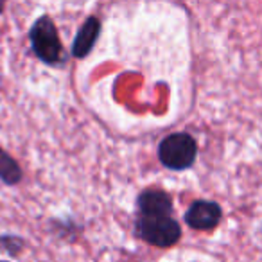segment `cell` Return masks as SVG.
Masks as SVG:
<instances>
[{
  "label": "cell",
  "instance_id": "cell-9",
  "mask_svg": "<svg viewBox=\"0 0 262 262\" xmlns=\"http://www.w3.org/2000/svg\"><path fill=\"white\" fill-rule=\"evenodd\" d=\"M0 262H6V260H0Z\"/></svg>",
  "mask_w": 262,
  "mask_h": 262
},
{
  "label": "cell",
  "instance_id": "cell-1",
  "mask_svg": "<svg viewBox=\"0 0 262 262\" xmlns=\"http://www.w3.org/2000/svg\"><path fill=\"white\" fill-rule=\"evenodd\" d=\"M29 40L34 54L43 63H47V65H59V63L65 61V51H63V45L59 41L58 29H56L54 22L47 15L40 16L33 24Z\"/></svg>",
  "mask_w": 262,
  "mask_h": 262
},
{
  "label": "cell",
  "instance_id": "cell-5",
  "mask_svg": "<svg viewBox=\"0 0 262 262\" xmlns=\"http://www.w3.org/2000/svg\"><path fill=\"white\" fill-rule=\"evenodd\" d=\"M139 208L144 217H169L172 212V201L169 194L162 190H146L139 198Z\"/></svg>",
  "mask_w": 262,
  "mask_h": 262
},
{
  "label": "cell",
  "instance_id": "cell-7",
  "mask_svg": "<svg viewBox=\"0 0 262 262\" xmlns=\"http://www.w3.org/2000/svg\"><path fill=\"white\" fill-rule=\"evenodd\" d=\"M0 180L8 185H16L22 180V169L9 153L0 147Z\"/></svg>",
  "mask_w": 262,
  "mask_h": 262
},
{
  "label": "cell",
  "instance_id": "cell-4",
  "mask_svg": "<svg viewBox=\"0 0 262 262\" xmlns=\"http://www.w3.org/2000/svg\"><path fill=\"white\" fill-rule=\"evenodd\" d=\"M185 221L190 228L210 230L221 221V207L214 201H194L187 210Z\"/></svg>",
  "mask_w": 262,
  "mask_h": 262
},
{
  "label": "cell",
  "instance_id": "cell-8",
  "mask_svg": "<svg viewBox=\"0 0 262 262\" xmlns=\"http://www.w3.org/2000/svg\"><path fill=\"white\" fill-rule=\"evenodd\" d=\"M4 11V4H2V2H0V13Z\"/></svg>",
  "mask_w": 262,
  "mask_h": 262
},
{
  "label": "cell",
  "instance_id": "cell-6",
  "mask_svg": "<svg viewBox=\"0 0 262 262\" xmlns=\"http://www.w3.org/2000/svg\"><path fill=\"white\" fill-rule=\"evenodd\" d=\"M99 31H101L99 20L90 16V18L83 24V27H81L79 33H77L76 40H74L72 54L76 56V58H84V56L92 51V47H94L95 40H97V36H99Z\"/></svg>",
  "mask_w": 262,
  "mask_h": 262
},
{
  "label": "cell",
  "instance_id": "cell-3",
  "mask_svg": "<svg viewBox=\"0 0 262 262\" xmlns=\"http://www.w3.org/2000/svg\"><path fill=\"white\" fill-rule=\"evenodd\" d=\"M139 235L149 244L160 248L172 246L182 237V228L172 217H140L137 221Z\"/></svg>",
  "mask_w": 262,
  "mask_h": 262
},
{
  "label": "cell",
  "instance_id": "cell-2",
  "mask_svg": "<svg viewBox=\"0 0 262 262\" xmlns=\"http://www.w3.org/2000/svg\"><path fill=\"white\" fill-rule=\"evenodd\" d=\"M198 155L196 140L187 133H174L164 139L158 147L160 162L169 169L182 171L194 164Z\"/></svg>",
  "mask_w": 262,
  "mask_h": 262
}]
</instances>
